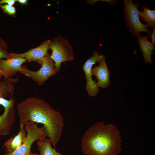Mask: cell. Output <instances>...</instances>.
Masks as SVG:
<instances>
[{"instance_id": "1", "label": "cell", "mask_w": 155, "mask_h": 155, "mask_svg": "<svg viewBox=\"0 0 155 155\" xmlns=\"http://www.w3.org/2000/svg\"><path fill=\"white\" fill-rule=\"evenodd\" d=\"M17 109L20 125L25 126L28 121L43 124L46 135L55 148L64 126V118L61 113L48 102L36 97L28 98L20 102Z\"/></svg>"}, {"instance_id": "2", "label": "cell", "mask_w": 155, "mask_h": 155, "mask_svg": "<svg viewBox=\"0 0 155 155\" xmlns=\"http://www.w3.org/2000/svg\"><path fill=\"white\" fill-rule=\"evenodd\" d=\"M121 142L120 133L115 126L101 121L85 132L81 146L85 154L118 155L121 150Z\"/></svg>"}, {"instance_id": "3", "label": "cell", "mask_w": 155, "mask_h": 155, "mask_svg": "<svg viewBox=\"0 0 155 155\" xmlns=\"http://www.w3.org/2000/svg\"><path fill=\"white\" fill-rule=\"evenodd\" d=\"M124 18L129 31L137 37L142 32H145L151 36L152 33L148 26L142 24L140 21L138 9L139 3L135 4L131 0H124Z\"/></svg>"}, {"instance_id": "4", "label": "cell", "mask_w": 155, "mask_h": 155, "mask_svg": "<svg viewBox=\"0 0 155 155\" xmlns=\"http://www.w3.org/2000/svg\"><path fill=\"white\" fill-rule=\"evenodd\" d=\"M49 49L52 51L51 58L55 63V69L59 71L61 63L74 59L73 50L69 42L61 36H58L50 40Z\"/></svg>"}, {"instance_id": "5", "label": "cell", "mask_w": 155, "mask_h": 155, "mask_svg": "<svg viewBox=\"0 0 155 155\" xmlns=\"http://www.w3.org/2000/svg\"><path fill=\"white\" fill-rule=\"evenodd\" d=\"M27 132L25 142L13 151L3 155H29L32 145L36 140L46 138L47 136L44 127H38L35 123L28 121L25 125Z\"/></svg>"}, {"instance_id": "6", "label": "cell", "mask_w": 155, "mask_h": 155, "mask_svg": "<svg viewBox=\"0 0 155 155\" xmlns=\"http://www.w3.org/2000/svg\"><path fill=\"white\" fill-rule=\"evenodd\" d=\"M48 53L44 59L42 67L37 71H33L22 65L19 72L22 74L26 75L37 82L40 85H42L50 76L55 75L57 72L55 63Z\"/></svg>"}, {"instance_id": "7", "label": "cell", "mask_w": 155, "mask_h": 155, "mask_svg": "<svg viewBox=\"0 0 155 155\" xmlns=\"http://www.w3.org/2000/svg\"><path fill=\"white\" fill-rule=\"evenodd\" d=\"M15 99L11 97L9 100L0 98V104L3 106L5 111L0 116V135H8L10 133L11 126L15 120Z\"/></svg>"}, {"instance_id": "8", "label": "cell", "mask_w": 155, "mask_h": 155, "mask_svg": "<svg viewBox=\"0 0 155 155\" xmlns=\"http://www.w3.org/2000/svg\"><path fill=\"white\" fill-rule=\"evenodd\" d=\"M101 59L102 55H100L96 51H93L92 56L87 60L83 66L86 79V89L88 94L91 96H96L99 91L97 83L92 79V69L93 65L99 63Z\"/></svg>"}, {"instance_id": "9", "label": "cell", "mask_w": 155, "mask_h": 155, "mask_svg": "<svg viewBox=\"0 0 155 155\" xmlns=\"http://www.w3.org/2000/svg\"><path fill=\"white\" fill-rule=\"evenodd\" d=\"M50 41L49 40L44 41L39 46L23 53L18 54L11 53H10V58H23L28 61L37 62L42 65L44 59L48 53Z\"/></svg>"}, {"instance_id": "10", "label": "cell", "mask_w": 155, "mask_h": 155, "mask_svg": "<svg viewBox=\"0 0 155 155\" xmlns=\"http://www.w3.org/2000/svg\"><path fill=\"white\" fill-rule=\"evenodd\" d=\"M27 61L24 58H11L0 59V74L4 78H9L21 69L22 64Z\"/></svg>"}, {"instance_id": "11", "label": "cell", "mask_w": 155, "mask_h": 155, "mask_svg": "<svg viewBox=\"0 0 155 155\" xmlns=\"http://www.w3.org/2000/svg\"><path fill=\"white\" fill-rule=\"evenodd\" d=\"M99 63L98 66L92 67L91 73L98 80L96 83L98 87L105 89L110 84L111 73L107 67L104 55H102L101 59Z\"/></svg>"}, {"instance_id": "12", "label": "cell", "mask_w": 155, "mask_h": 155, "mask_svg": "<svg viewBox=\"0 0 155 155\" xmlns=\"http://www.w3.org/2000/svg\"><path fill=\"white\" fill-rule=\"evenodd\" d=\"M23 125H20V130L18 133L8 140L4 146L9 152H12L17 149L26 141V130Z\"/></svg>"}, {"instance_id": "13", "label": "cell", "mask_w": 155, "mask_h": 155, "mask_svg": "<svg viewBox=\"0 0 155 155\" xmlns=\"http://www.w3.org/2000/svg\"><path fill=\"white\" fill-rule=\"evenodd\" d=\"M137 38L138 43L142 52L145 62L150 64L153 63L151 56L155 47L148 40L147 36H141L140 35Z\"/></svg>"}, {"instance_id": "14", "label": "cell", "mask_w": 155, "mask_h": 155, "mask_svg": "<svg viewBox=\"0 0 155 155\" xmlns=\"http://www.w3.org/2000/svg\"><path fill=\"white\" fill-rule=\"evenodd\" d=\"M49 139H44L38 140L37 145L40 152L39 155H63L53 148Z\"/></svg>"}, {"instance_id": "15", "label": "cell", "mask_w": 155, "mask_h": 155, "mask_svg": "<svg viewBox=\"0 0 155 155\" xmlns=\"http://www.w3.org/2000/svg\"><path fill=\"white\" fill-rule=\"evenodd\" d=\"M142 6L143 10L139 11V17L147 23L149 28H155V10Z\"/></svg>"}, {"instance_id": "16", "label": "cell", "mask_w": 155, "mask_h": 155, "mask_svg": "<svg viewBox=\"0 0 155 155\" xmlns=\"http://www.w3.org/2000/svg\"><path fill=\"white\" fill-rule=\"evenodd\" d=\"M7 46L6 42L0 37V59L10 58V53L7 50Z\"/></svg>"}, {"instance_id": "17", "label": "cell", "mask_w": 155, "mask_h": 155, "mask_svg": "<svg viewBox=\"0 0 155 155\" xmlns=\"http://www.w3.org/2000/svg\"><path fill=\"white\" fill-rule=\"evenodd\" d=\"M0 7L5 13L10 15H14L16 13V8L13 6L5 4L1 5Z\"/></svg>"}, {"instance_id": "18", "label": "cell", "mask_w": 155, "mask_h": 155, "mask_svg": "<svg viewBox=\"0 0 155 155\" xmlns=\"http://www.w3.org/2000/svg\"><path fill=\"white\" fill-rule=\"evenodd\" d=\"M16 1V0H0V5L3 3H7V5L12 6Z\"/></svg>"}, {"instance_id": "19", "label": "cell", "mask_w": 155, "mask_h": 155, "mask_svg": "<svg viewBox=\"0 0 155 155\" xmlns=\"http://www.w3.org/2000/svg\"><path fill=\"white\" fill-rule=\"evenodd\" d=\"M152 42L153 46L155 47V28L153 29V31L151 35Z\"/></svg>"}, {"instance_id": "20", "label": "cell", "mask_w": 155, "mask_h": 155, "mask_svg": "<svg viewBox=\"0 0 155 155\" xmlns=\"http://www.w3.org/2000/svg\"><path fill=\"white\" fill-rule=\"evenodd\" d=\"M16 1L22 4H26L28 1L27 0H16Z\"/></svg>"}, {"instance_id": "21", "label": "cell", "mask_w": 155, "mask_h": 155, "mask_svg": "<svg viewBox=\"0 0 155 155\" xmlns=\"http://www.w3.org/2000/svg\"><path fill=\"white\" fill-rule=\"evenodd\" d=\"M29 155H38L36 153H30Z\"/></svg>"}]
</instances>
